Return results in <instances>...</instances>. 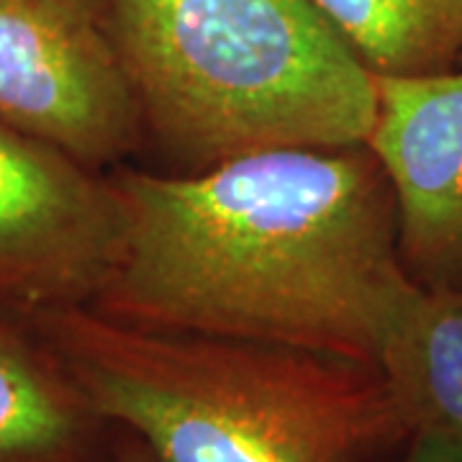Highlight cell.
I'll return each instance as SVG.
<instances>
[{"label": "cell", "instance_id": "obj_6", "mask_svg": "<svg viewBox=\"0 0 462 462\" xmlns=\"http://www.w3.org/2000/svg\"><path fill=\"white\" fill-rule=\"evenodd\" d=\"M367 149L391 185L398 252L421 288L462 285V65L375 78Z\"/></svg>", "mask_w": 462, "mask_h": 462}, {"label": "cell", "instance_id": "obj_8", "mask_svg": "<svg viewBox=\"0 0 462 462\" xmlns=\"http://www.w3.org/2000/svg\"><path fill=\"white\" fill-rule=\"evenodd\" d=\"M378 367L411 437L462 449V285H416L383 334Z\"/></svg>", "mask_w": 462, "mask_h": 462}, {"label": "cell", "instance_id": "obj_11", "mask_svg": "<svg viewBox=\"0 0 462 462\" xmlns=\"http://www.w3.org/2000/svg\"><path fill=\"white\" fill-rule=\"evenodd\" d=\"M114 462H160V460L149 452V447L144 445L139 437H134L132 431L116 427Z\"/></svg>", "mask_w": 462, "mask_h": 462}, {"label": "cell", "instance_id": "obj_4", "mask_svg": "<svg viewBox=\"0 0 462 462\" xmlns=\"http://www.w3.org/2000/svg\"><path fill=\"white\" fill-rule=\"evenodd\" d=\"M0 121L98 172L136 147L108 0H0Z\"/></svg>", "mask_w": 462, "mask_h": 462}, {"label": "cell", "instance_id": "obj_7", "mask_svg": "<svg viewBox=\"0 0 462 462\" xmlns=\"http://www.w3.org/2000/svg\"><path fill=\"white\" fill-rule=\"evenodd\" d=\"M114 442L50 349L0 314V462H114Z\"/></svg>", "mask_w": 462, "mask_h": 462}, {"label": "cell", "instance_id": "obj_9", "mask_svg": "<svg viewBox=\"0 0 462 462\" xmlns=\"http://www.w3.org/2000/svg\"><path fill=\"white\" fill-rule=\"evenodd\" d=\"M375 78L462 65V0H314Z\"/></svg>", "mask_w": 462, "mask_h": 462}, {"label": "cell", "instance_id": "obj_1", "mask_svg": "<svg viewBox=\"0 0 462 462\" xmlns=\"http://www.w3.org/2000/svg\"><path fill=\"white\" fill-rule=\"evenodd\" d=\"M124 234L90 303L144 329L298 346L378 367L416 282L367 144L275 147L190 175L116 170Z\"/></svg>", "mask_w": 462, "mask_h": 462}, {"label": "cell", "instance_id": "obj_3", "mask_svg": "<svg viewBox=\"0 0 462 462\" xmlns=\"http://www.w3.org/2000/svg\"><path fill=\"white\" fill-rule=\"evenodd\" d=\"M142 124L193 170L365 144L375 75L314 0H108Z\"/></svg>", "mask_w": 462, "mask_h": 462}, {"label": "cell", "instance_id": "obj_2", "mask_svg": "<svg viewBox=\"0 0 462 462\" xmlns=\"http://www.w3.org/2000/svg\"><path fill=\"white\" fill-rule=\"evenodd\" d=\"M18 321L160 462H393L411 442L375 365L144 329L90 306Z\"/></svg>", "mask_w": 462, "mask_h": 462}, {"label": "cell", "instance_id": "obj_5", "mask_svg": "<svg viewBox=\"0 0 462 462\" xmlns=\"http://www.w3.org/2000/svg\"><path fill=\"white\" fill-rule=\"evenodd\" d=\"M121 234L108 178L0 121V314L90 306L118 263Z\"/></svg>", "mask_w": 462, "mask_h": 462}, {"label": "cell", "instance_id": "obj_10", "mask_svg": "<svg viewBox=\"0 0 462 462\" xmlns=\"http://www.w3.org/2000/svg\"><path fill=\"white\" fill-rule=\"evenodd\" d=\"M398 462H462V449L427 434H413Z\"/></svg>", "mask_w": 462, "mask_h": 462}]
</instances>
